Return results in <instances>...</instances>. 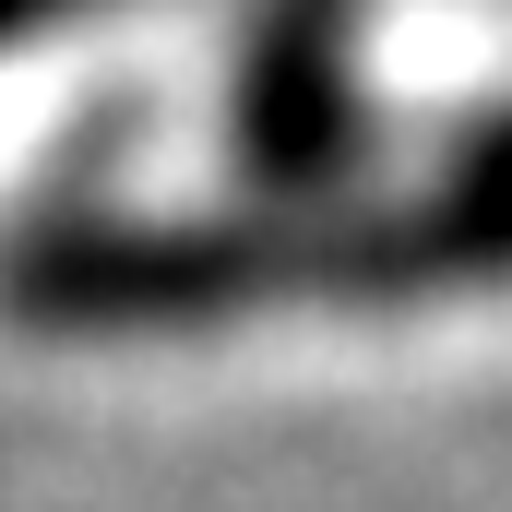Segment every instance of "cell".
Listing matches in <instances>:
<instances>
[{
  "mask_svg": "<svg viewBox=\"0 0 512 512\" xmlns=\"http://www.w3.org/2000/svg\"><path fill=\"white\" fill-rule=\"evenodd\" d=\"M477 274H512V131H489L393 227V262H382V286H477Z\"/></svg>",
  "mask_w": 512,
  "mask_h": 512,
  "instance_id": "obj_1",
  "label": "cell"
}]
</instances>
